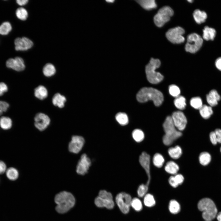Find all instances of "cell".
<instances>
[{"instance_id":"6da1fadb","label":"cell","mask_w":221,"mask_h":221,"mask_svg":"<svg viewBox=\"0 0 221 221\" xmlns=\"http://www.w3.org/2000/svg\"><path fill=\"white\" fill-rule=\"evenodd\" d=\"M136 98L140 103H144L149 100H151L156 106H160L164 100L163 95L160 91L150 87L141 88L137 93Z\"/></svg>"},{"instance_id":"7a4b0ae2","label":"cell","mask_w":221,"mask_h":221,"mask_svg":"<svg viewBox=\"0 0 221 221\" xmlns=\"http://www.w3.org/2000/svg\"><path fill=\"white\" fill-rule=\"evenodd\" d=\"M55 201L57 204L56 211L59 213L63 214L67 212L74 206L75 200L71 193L63 191L56 196Z\"/></svg>"},{"instance_id":"3957f363","label":"cell","mask_w":221,"mask_h":221,"mask_svg":"<svg viewBox=\"0 0 221 221\" xmlns=\"http://www.w3.org/2000/svg\"><path fill=\"white\" fill-rule=\"evenodd\" d=\"M163 126L165 134L163 137L162 140L164 144L166 145H170L182 135L181 132L176 129L171 116H168L166 117Z\"/></svg>"},{"instance_id":"277c9868","label":"cell","mask_w":221,"mask_h":221,"mask_svg":"<svg viewBox=\"0 0 221 221\" xmlns=\"http://www.w3.org/2000/svg\"><path fill=\"white\" fill-rule=\"evenodd\" d=\"M199 210L202 212V216L205 220L211 221L217 215V210L213 201L205 198L201 199L198 204Z\"/></svg>"},{"instance_id":"5b68a950","label":"cell","mask_w":221,"mask_h":221,"mask_svg":"<svg viewBox=\"0 0 221 221\" xmlns=\"http://www.w3.org/2000/svg\"><path fill=\"white\" fill-rule=\"evenodd\" d=\"M160 60L157 59L151 58L149 62L146 66L145 71L148 81L152 84H157L161 82L163 79V76L155 70L161 65Z\"/></svg>"},{"instance_id":"8992f818","label":"cell","mask_w":221,"mask_h":221,"mask_svg":"<svg viewBox=\"0 0 221 221\" xmlns=\"http://www.w3.org/2000/svg\"><path fill=\"white\" fill-rule=\"evenodd\" d=\"M173 11L169 6H164L160 8L154 17V21L157 26L160 27L168 21L173 14Z\"/></svg>"},{"instance_id":"52a82bcc","label":"cell","mask_w":221,"mask_h":221,"mask_svg":"<svg viewBox=\"0 0 221 221\" xmlns=\"http://www.w3.org/2000/svg\"><path fill=\"white\" fill-rule=\"evenodd\" d=\"M203 43V39L200 36L195 33L190 34L187 37L185 50L191 53H195L200 49Z\"/></svg>"},{"instance_id":"ba28073f","label":"cell","mask_w":221,"mask_h":221,"mask_svg":"<svg viewBox=\"0 0 221 221\" xmlns=\"http://www.w3.org/2000/svg\"><path fill=\"white\" fill-rule=\"evenodd\" d=\"M132 200L130 195L125 192L118 194L115 198L117 205L121 211L124 214H127L129 212Z\"/></svg>"},{"instance_id":"9c48e42d","label":"cell","mask_w":221,"mask_h":221,"mask_svg":"<svg viewBox=\"0 0 221 221\" xmlns=\"http://www.w3.org/2000/svg\"><path fill=\"white\" fill-rule=\"evenodd\" d=\"M184 29L180 27H176L169 29L166 33L167 39L173 44H180L184 42L185 39L183 35Z\"/></svg>"},{"instance_id":"30bf717a","label":"cell","mask_w":221,"mask_h":221,"mask_svg":"<svg viewBox=\"0 0 221 221\" xmlns=\"http://www.w3.org/2000/svg\"><path fill=\"white\" fill-rule=\"evenodd\" d=\"M85 140L82 136L73 135L68 144V151L71 153L77 154L82 149Z\"/></svg>"},{"instance_id":"8fae6325","label":"cell","mask_w":221,"mask_h":221,"mask_svg":"<svg viewBox=\"0 0 221 221\" xmlns=\"http://www.w3.org/2000/svg\"><path fill=\"white\" fill-rule=\"evenodd\" d=\"M34 124L35 127L39 130H45L50 124L51 120L47 115L42 113H38L34 118Z\"/></svg>"},{"instance_id":"7c38bea8","label":"cell","mask_w":221,"mask_h":221,"mask_svg":"<svg viewBox=\"0 0 221 221\" xmlns=\"http://www.w3.org/2000/svg\"><path fill=\"white\" fill-rule=\"evenodd\" d=\"M91 165V161L85 153L83 154L77 164L76 171L80 175H84L87 173Z\"/></svg>"},{"instance_id":"4fadbf2b","label":"cell","mask_w":221,"mask_h":221,"mask_svg":"<svg viewBox=\"0 0 221 221\" xmlns=\"http://www.w3.org/2000/svg\"><path fill=\"white\" fill-rule=\"evenodd\" d=\"M15 49L17 51H25L31 48L33 45V42L25 37H18L14 41Z\"/></svg>"},{"instance_id":"5bb4252c","label":"cell","mask_w":221,"mask_h":221,"mask_svg":"<svg viewBox=\"0 0 221 221\" xmlns=\"http://www.w3.org/2000/svg\"><path fill=\"white\" fill-rule=\"evenodd\" d=\"M6 64L7 68L17 72L23 71L25 67L24 60L19 56L8 59L6 60Z\"/></svg>"},{"instance_id":"9a60e30c","label":"cell","mask_w":221,"mask_h":221,"mask_svg":"<svg viewBox=\"0 0 221 221\" xmlns=\"http://www.w3.org/2000/svg\"><path fill=\"white\" fill-rule=\"evenodd\" d=\"M171 117L175 127L179 130L181 131L185 129L187 123V120L182 112L178 111L174 112Z\"/></svg>"},{"instance_id":"2e32d148","label":"cell","mask_w":221,"mask_h":221,"mask_svg":"<svg viewBox=\"0 0 221 221\" xmlns=\"http://www.w3.org/2000/svg\"><path fill=\"white\" fill-rule=\"evenodd\" d=\"M139 162L145 171L148 177V180L145 185L148 187L149 184L151 176L150 174V157L145 152L142 153L139 157Z\"/></svg>"},{"instance_id":"e0dca14e","label":"cell","mask_w":221,"mask_h":221,"mask_svg":"<svg viewBox=\"0 0 221 221\" xmlns=\"http://www.w3.org/2000/svg\"><path fill=\"white\" fill-rule=\"evenodd\" d=\"M207 102L211 107L216 106L221 99V97L217 91L214 89L211 90L206 96Z\"/></svg>"},{"instance_id":"ac0fdd59","label":"cell","mask_w":221,"mask_h":221,"mask_svg":"<svg viewBox=\"0 0 221 221\" xmlns=\"http://www.w3.org/2000/svg\"><path fill=\"white\" fill-rule=\"evenodd\" d=\"M66 101V98L59 93H56L52 99V102L53 105L60 108L64 107Z\"/></svg>"},{"instance_id":"d6986e66","label":"cell","mask_w":221,"mask_h":221,"mask_svg":"<svg viewBox=\"0 0 221 221\" xmlns=\"http://www.w3.org/2000/svg\"><path fill=\"white\" fill-rule=\"evenodd\" d=\"M34 95L36 98L40 100H43L48 96V90L44 86L40 85L35 89Z\"/></svg>"},{"instance_id":"ffe728a7","label":"cell","mask_w":221,"mask_h":221,"mask_svg":"<svg viewBox=\"0 0 221 221\" xmlns=\"http://www.w3.org/2000/svg\"><path fill=\"white\" fill-rule=\"evenodd\" d=\"M216 34L215 29L206 26L203 30V38L206 41H212L214 39Z\"/></svg>"},{"instance_id":"44dd1931","label":"cell","mask_w":221,"mask_h":221,"mask_svg":"<svg viewBox=\"0 0 221 221\" xmlns=\"http://www.w3.org/2000/svg\"><path fill=\"white\" fill-rule=\"evenodd\" d=\"M193 15L194 20L198 24L204 22L207 17V14L205 12L199 9L194 11Z\"/></svg>"},{"instance_id":"7402d4cb","label":"cell","mask_w":221,"mask_h":221,"mask_svg":"<svg viewBox=\"0 0 221 221\" xmlns=\"http://www.w3.org/2000/svg\"><path fill=\"white\" fill-rule=\"evenodd\" d=\"M136 1L143 8L150 10L155 9L157 6V4L154 0H139Z\"/></svg>"},{"instance_id":"603a6c76","label":"cell","mask_w":221,"mask_h":221,"mask_svg":"<svg viewBox=\"0 0 221 221\" xmlns=\"http://www.w3.org/2000/svg\"><path fill=\"white\" fill-rule=\"evenodd\" d=\"M165 169L167 173L171 174L176 175L179 170V167L174 162L170 161L166 163Z\"/></svg>"},{"instance_id":"cb8c5ba5","label":"cell","mask_w":221,"mask_h":221,"mask_svg":"<svg viewBox=\"0 0 221 221\" xmlns=\"http://www.w3.org/2000/svg\"><path fill=\"white\" fill-rule=\"evenodd\" d=\"M43 73L47 77H50L54 75L56 72V69L52 64L48 63L46 64L43 68Z\"/></svg>"},{"instance_id":"d4e9b609","label":"cell","mask_w":221,"mask_h":221,"mask_svg":"<svg viewBox=\"0 0 221 221\" xmlns=\"http://www.w3.org/2000/svg\"><path fill=\"white\" fill-rule=\"evenodd\" d=\"M12 26L11 23L8 21H5L0 25V35L2 36L8 35L11 31Z\"/></svg>"},{"instance_id":"484cf974","label":"cell","mask_w":221,"mask_h":221,"mask_svg":"<svg viewBox=\"0 0 221 221\" xmlns=\"http://www.w3.org/2000/svg\"><path fill=\"white\" fill-rule=\"evenodd\" d=\"M169 156L173 159H176L179 158L182 154V150L178 145L169 148L168 150Z\"/></svg>"},{"instance_id":"4316f807","label":"cell","mask_w":221,"mask_h":221,"mask_svg":"<svg viewBox=\"0 0 221 221\" xmlns=\"http://www.w3.org/2000/svg\"><path fill=\"white\" fill-rule=\"evenodd\" d=\"M199 111L201 116L205 119L209 118L213 113L211 107L205 105H203Z\"/></svg>"},{"instance_id":"83f0119b","label":"cell","mask_w":221,"mask_h":221,"mask_svg":"<svg viewBox=\"0 0 221 221\" xmlns=\"http://www.w3.org/2000/svg\"><path fill=\"white\" fill-rule=\"evenodd\" d=\"M12 125V121L9 117L2 116L0 118V126L2 129L9 130L11 127Z\"/></svg>"},{"instance_id":"f1b7e54d","label":"cell","mask_w":221,"mask_h":221,"mask_svg":"<svg viewBox=\"0 0 221 221\" xmlns=\"http://www.w3.org/2000/svg\"><path fill=\"white\" fill-rule=\"evenodd\" d=\"M15 15L17 18L22 21L26 20L28 16L27 10L22 7L17 8L15 11Z\"/></svg>"},{"instance_id":"f546056e","label":"cell","mask_w":221,"mask_h":221,"mask_svg":"<svg viewBox=\"0 0 221 221\" xmlns=\"http://www.w3.org/2000/svg\"><path fill=\"white\" fill-rule=\"evenodd\" d=\"M6 172V176L10 180H15L18 177V172L16 169L14 167L9 168L7 169Z\"/></svg>"},{"instance_id":"4dcf8cb0","label":"cell","mask_w":221,"mask_h":221,"mask_svg":"<svg viewBox=\"0 0 221 221\" xmlns=\"http://www.w3.org/2000/svg\"><path fill=\"white\" fill-rule=\"evenodd\" d=\"M211 160L210 154L207 152H203L200 155L199 160L200 164L205 166L209 164Z\"/></svg>"},{"instance_id":"1f68e13d","label":"cell","mask_w":221,"mask_h":221,"mask_svg":"<svg viewBox=\"0 0 221 221\" xmlns=\"http://www.w3.org/2000/svg\"><path fill=\"white\" fill-rule=\"evenodd\" d=\"M169 208L170 212L173 214H176L178 213L180 209L179 204L177 201L174 200L170 201Z\"/></svg>"},{"instance_id":"d6a6232c","label":"cell","mask_w":221,"mask_h":221,"mask_svg":"<svg viewBox=\"0 0 221 221\" xmlns=\"http://www.w3.org/2000/svg\"><path fill=\"white\" fill-rule=\"evenodd\" d=\"M115 118L118 122L121 125H126L128 123V118L127 114L124 113L119 112L115 116Z\"/></svg>"},{"instance_id":"836d02e7","label":"cell","mask_w":221,"mask_h":221,"mask_svg":"<svg viewBox=\"0 0 221 221\" xmlns=\"http://www.w3.org/2000/svg\"><path fill=\"white\" fill-rule=\"evenodd\" d=\"M185 101V99L184 97L179 95L174 99V104L178 109L180 110H183L186 106Z\"/></svg>"},{"instance_id":"e575fe53","label":"cell","mask_w":221,"mask_h":221,"mask_svg":"<svg viewBox=\"0 0 221 221\" xmlns=\"http://www.w3.org/2000/svg\"><path fill=\"white\" fill-rule=\"evenodd\" d=\"M132 136L135 141L137 142L142 141L144 138V134L141 130L139 129L134 130L132 132Z\"/></svg>"},{"instance_id":"d590c367","label":"cell","mask_w":221,"mask_h":221,"mask_svg":"<svg viewBox=\"0 0 221 221\" xmlns=\"http://www.w3.org/2000/svg\"><path fill=\"white\" fill-rule=\"evenodd\" d=\"M165 160L163 156L159 153L155 154L153 158L154 165L157 168H161L163 165Z\"/></svg>"},{"instance_id":"8d00e7d4","label":"cell","mask_w":221,"mask_h":221,"mask_svg":"<svg viewBox=\"0 0 221 221\" xmlns=\"http://www.w3.org/2000/svg\"><path fill=\"white\" fill-rule=\"evenodd\" d=\"M144 203L146 207H150L153 206L155 205L156 202L152 195L147 194L144 196Z\"/></svg>"},{"instance_id":"74e56055","label":"cell","mask_w":221,"mask_h":221,"mask_svg":"<svg viewBox=\"0 0 221 221\" xmlns=\"http://www.w3.org/2000/svg\"><path fill=\"white\" fill-rule=\"evenodd\" d=\"M190 104L191 106L197 109H200L203 106L201 99L198 97L192 98L190 101Z\"/></svg>"},{"instance_id":"f35d334b","label":"cell","mask_w":221,"mask_h":221,"mask_svg":"<svg viewBox=\"0 0 221 221\" xmlns=\"http://www.w3.org/2000/svg\"><path fill=\"white\" fill-rule=\"evenodd\" d=\"M131 206L136 211H141L142 208V205L141 201L138 198H134L132 199Z\"/></svg>"},{"instance_id":"ab89813d","label":"cell","mask_w":221,"mask_h":221,"mask_svg":"<svg viewBox=\"0 0 221 221\" xmlns=\"http://www.w3.org/2000/svg\"><path fill=\"white\" fill-rule=\"evenodd\" d=\"M169 89L170 94L176 98L179 95L180 90L179 88L176 85H170Z\"/></svg>"},{"instance_id":"60d3db41","label":"cell","mask_w":221,"mask_h":221,"mask_svg":"<svg viewBox=\"0 0 221 221\" xmlns=\"http://www.w3.org/2000/svg\"><path fill=\"white\" fill-rule=\"evenodd\" d=\"M148 187L145 184H142L138 188L137 193L139 197H142L144 196L148 191Z\"/></svg>"},{"instance_id":"b9f144b4","label":"cell","mask_w":221,"mask_h":221,"mask_svg":"<svg viewBox=\"0 0 221 221\" xmlns=\"http://www.w3.org/2000/svg\"><path fill=\"white\" fill-rule=\"evenodd\" d=\"M98 196L103 199L113 200L112 194L105 190H100Z\"/></svg>"},{"instance_id":"7bdbcfd3","label":"cell","mask_w":221,"mask_h":221,"mask_svg":"<svg viewBox=\"0 0 221 221\" xmlns=\"http://www.w3.org/2000/svg\"><path fill=\"white\" fill-rule=\"evenodd\" d=\"M8 90V87L6 83L2 82H0V96L3 95Z\"/></svg>"},{"instance_id":"ee69618b","label":"cell","mask_w":221,"mask_h":221,"mask_svg":"<svg viewBox=\"0 0 221 221\" xmlns=\"http://www.w3.org/2000/svg\"><path fill=\"white\" fill-rule=\"evenodd\" d=\"M94 202L95 204L97 207L99 208L104 207L102 200L99 196L96 197Z\"/></svg>"},{"instance_id":"f6af8a7d","label":"cell","mask_w":221,"mask_h":221,"mask_svg":"<svg viewBox=\"0 0 221 221\" xmlns=\"http://www.w3.org/2000/svg\"><path fill=\"white\" fill-rule=\"evenodd\" d=\"M169 182L170 184L173 188H176L179 185L176 180L174 176H170L169 178Z\"/></svg>"},{"instance_id":"bcb514c9","label":"cell","mask_w":221,"mask_h":221,"mask_svg":"<svg viewBox=\"0 0 221 221\" xmlns=\"http://www.w3.org/2000/svg\"><path fill=\"white\" fill-rule=\"evenodd\" d=\"M210 138L211 143L214 145L217 144V137L214 132H211L210 134Z\"/></svg>"},{"instance_id":"7dc6e473","label":"cell","mask_w":221,"mask_h":221,"mask_svg":"<svg viewBox=\"0 0 221 221\" xmlns=\"http://www.w3.org/2000/svg\"><path fill=\"white\" fill-rule=\"evenodd\" d=\"M174 177L176 182L178 185L181 184L183 182L184 177L182 175L177 174L174 176Z\"/></svg>"},{"instance_id":"c3c4849f","label":"cell","mask_w":221,"mask_h":221,"mask_svg":"<svg viewBox=\"0 0 221 221\" xmlns=\"http://www.w3.org/2000/svg\"><path fill=\"white\" fill-rule=\"evenodd\" d=\"M6 166L5 163L0 160V174H2L6 172Z\"/></svg>"},{"instance_id":"681fc988","label":"cell","mask_w":221,"mask_h":221,"mask_svg":"<svg viewBox=\"0 0 221 221\" xmlns=\"http://www.w3.org/2000/svg\"><path fill=\"white\" fill-rule=\"evenodd\" d=\"M214 132L216 136L217 142L221 143V129H216Z\"/></svg>"},{"instance_id":"f907efd6","label":"cell","mask_w":221,"mask_h":221,"mask_svg":"<svg viewBox=\"0 0 221 221\" xmlns=\"http://www.w3.org/2000/svg\"><path fill=\"white\" fill-rule=\"evenodd\" d=\"M215 65L216 68L221 71V57L217 58L215 62Z\"/></svg>"},{"instance_id":"816d5d0a","label":"cell","mask_w":221,"mask_h":221,"mask_svg":"<svg viewBox=\"0 0 221 221\" xmlns=\"http://www.w3.org/2000/svg\"><path fill=\"white\" fill-rule=\"evenodd\" d=\"M28 2V0H17L16 3L18 5L22 6L27 4Z\"/></svg>"},{"instance_id":"f5cc1de1","label":"cell","mask_w":221,"mask_h":221,"mask_svg":"<svg viewBox=\"0 0 221 221\" xmlns=\"http://www.w3.org/2000/svg\"><path fill=\"white\" fill-rule=\"evenodd\" d=\"M217 218L218 221H221V212L218 214L217 215Z\"/></svg>"},{"instance_id":"db71d44e","label":"cell","mask_w":221,"mask_h":221,"mask_svg":"<svg viewBox=\"0 0 221 221\" xmlns=\"http://www.w3.org/2000/svg\"><path fill=\"white\" fill-rule=\"evenodd\" d=\"M114 1H114V0H113V1H112V0H111V1H106V2H108V3H113L114 2Z\"/></svg>"},{"instance_id":"11a10c76","label":"cell","mask_w":221,"mask_h":221,"mask_svg":"<svg viewBox=\"0 0 221 221\" xmlns=\"http://www.w3.org/2000/svg\"><path fill=\"white\" fill-rule=\"evenodd\" d=\"M3 112L2 111V110H1L0 107V116L2 115V114H3Z\"/></svg>"},{"instance_id":"9f6ffc18","label":"cell","mask_w":221,"mask_h":221,"mask_svg":"<svg viewBox=\"0 0 221 221\" xmlns=\"http://www.w3.org/2000/svg\"><path fill=\"white\" fill-rule=\"evenodd\" d=\"M188 2H192L193 1V0H188Z\"/></svg>"},{"instance_id":"6f0895ef","label":"cell","mask_w":221,"mask_h":221,"mask_svg":"<svg viewBox=\"0 0 221 221\" xmlns=\"http://www.w3.org/2000/svg\"><path fill=\"white\" fill-rule=\"evenodd\" d=\"M205 221H209V220H206Z\"/></svg>"},{"instance_id":"680465c9","label":"cell","mask_w":221,"mask_h":221,"mask_svg":"<svg viewBox=\"0 0 221 221\" xmlns=\"http://www.w3.org/2000/svg\"><path fill=\"white\" fill-rule=\"evenodd\" d=\"M220 151H221V149H220Z\"/></svg>"}]
</instances>
